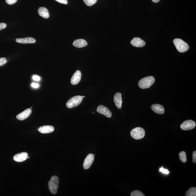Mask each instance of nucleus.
<instances>
[{"mask_svg":"<svg viewBox=\"0 0 196 196\" xmlns=\"http://www.w3.org/2000/svg\"><path fill=\"white\" fill-rule=\"evenodd\" d=\"M17 0H6V3L9 5H12L15 3Z\"/></svg>","mask_w":196,"mask_h":196,"instance_id":"nucleus-25","label":"nucleus"},{"mask_svg":"<svg viewBox=\"0 0 196 196\" xmlns=\"http://www.w3.org/2000/svg\"><path fill=\"white\" fill-rule=\"evenodd\" d=\"M131 43L133 46L139 48L142 47L146 44L145 42L139 37H134L131 40Z\"/></svg>","mask_w":196,"mask_h":196,"instance_id":"nucleus-10","label":"nucleus"},{"mask_svg":"<svg viewBox=\"0 0 196 196\" xmlns=\"http://www.w3.org/2000/svg\"><path fill=\"white\" fill-rule=\"evenodd\" d=\"M33 80H35V81H40V77L39 76H37V75H34L33 76Z\"/></svg>","mask_w":196,"mask_h":196,"instance_id":"nucleus-29","label":"nucleus"},{"mask_svg":"<svg viewBox=\"0 0 196 196\" xmlns=\"http://www.w3.org/2000/svg\"><path fill=\"white\" fill-rule=\"evenodd\" d=\"M81 73L80 71L77 70L75 72L71 78V82L73 85L79 84L81 80Z\"/></svg>","mask_w":196,"mask_h":196,"instance_id":"nucleus-9","label":"nucleus"},{"mask_svg":"<svg viewBox=\"0 0 196 196\" xmlns=\"http://www.w3.org/2000/svg\"><path fill=\"white\" fill-rule=\"evenodd\" d=\"M160 1V0H152L153 2L155 3L159 2Z\"/></svg>","mask_w":196,"mask_h":196,"instance_id":"nucleus-31","label":"nucleus"},{"mask_svg":"<svg viewBox=\"0 0 196 196\" xmlns=\"http://www.w3.org/2000/svg\"><path fill=\"white\" fill-rule=\"evenodd\" d=\"M151 109L155 113L158 114H163L164 113L165 109L164 107L161 105L155 104L151 106Z\"/></svg>","mask_w":196,"mask_h":196,"instance_id":"nucleus-16","label":"nucleus"},{"mask_svg":"<svg viewBox=\"0 0 196 196\" xmlns=\"http://www.w3.org/2000/svg\"><path fill=\"white\" fill-rule=\"evenodd\" d=\"M94 159V155L93 154H89L84 160L83 165L84 169L85 170L89 169L92 166Z\"/></svg>","mask_w":196,"mask_h":196,"instance_id":"nucleus-7","label":"nucleus"},{"mask_svg":"<svg viewBox=\"0 0 196 196\" xmlns=\"http://www.w3.org/2000/svg\"><path fill=\"white\" fill-rule=\"evenodd\" d=\"M7 62V60L5 57L0 58V66H2Z\"/></svg>","mask_w":196,"mask_h":196,"instance_id":"nucleus-23","label":"nucleus"},{"mask_svg":"<svg viewBox=\"0 0 196 196\" xmlns=\"http://www.w3.org/2000/svg\"><path fill=\"white\" fill-rule=\"evenodd\" d=\"M145 135L144 129L141 127H137L131 131V135L133 139L139 140L143 139Z\"/></svg>","mask_w":196,"mask_h":196,"instance_id":"nucleus-4","label":"nucleus"},{"mask_svg":"<svg viewBox=\"0 0 196 196\" xmlns=\"http://www.w3.org/2000/svg\"><path fill=\"white\" fill-rule=\"evenodd\" d=\"M131 196H145V195L141 192L139 190H135L131 193Z\"/></svg>","mask_w":196,"mask_h":196,"instance_id":"nucleus-22","label":"nucleus"},{"mask_svg":"<svg viewBox=\"0 0 196 196\" xmlns=\"http://www.w3.org/2000/svg\"><path fill=\"white\" fill-rule=\"evenodd\" d=\"M31 86L35 88H38L39 85L37 83H33L31 84Z\"/></svg>","mask_w":196,"mask_h":196,"instance_id":"nucleus-30","label":"nucleus"},{"mask_svg":"<svg viewBox=\"0 0 196 196\" xmlns=\"http://www.w3.org/2000/svg\"><path fill=\"white\" fill-rule=\"evenodd\" d=\"M179 156L180 159L183 163H186L187 162L186 153L184 151H182L179 153Z\"/></svg>","mask_w":196,"mask_h":196,"instance_id":"nucleus-20","label":"nucleus"},{"mask_svg":"<svg viewBox=\"0 0 196 196\" xmlns=\"http://www.w3.org/2000/svg\"><path fill=\"white\" fill-rule=\"evenodd\" d=\"M6 27L7 25L6 23H0V31L5 29V28Z\"/></svg>","mask_w":196,"mask_h":196,"instance_id":"nucleus-27","label":"nucleus"},{"mask_svg":"<svg viewBox=\"0 0 196 196\" xmlns=\"http://www.w3.org/2000/svg\"><path fill=\"white\" fill-rule=\"evenodd\" d=\"M82 97L83 98L85 97V96H83Z\"/></svg>","mask_w":196,"mask_h":196,"instance_id":"nucleus-32","label":"nucleus"},{"mask_svg":"<svg viewBox=\"0 0 196 196\" xmlns=\"http://www.w3.org/2000/svg\"><path fill=\"white\" fill-rule=\"evenodd\" d=\"M32 113V110L31 109L28 108L23 112L18 114L17 115V118L18 120L23 121L27 119L29 117Z\"/></svg>","mask_w":196,"mask_h":196,"instance_id":"nucleus-11","label":"nucleus"},{"mask_svg":"<svg viewBox=\"0 0 196 196\" xmlns=\"http://www.w3.org/2000/svg\"><path fill=\"white\" fill-rule=\"evenodd\" d=\"M85 3L89 6H91L96 3L97 0H83Z\"/></svg>","mask_w":196,"mask_h":196,"instance_id":"nucleus-21","label":"nucleus"},{"mask_svg":"<svg viewBox=\"0 0 196 196\" xmlns=\"http://www.w3.org/2000/svg\"><path fill=\"white\" fill-rule=\"evenodd\" d=\"M155 82V79L152 76H147L141 79L139 82V88L142 89L149 88Z\"/></svg>","mask_w":196,"mask_h":196,"instance_id":"nucleus-2","label":"nucleus"},{"mask_svg":"<svg viewBox=\"0 0 196 196\" xmlns=\"http://www.w3.org/2000/svg\"><path fill=\"white\" fill-rule=\"evenodd\" d=\"M88 45L87 41L83 39H78L73 41V45L78 48L84 47Z\"/></svg>","mask_w":196,"mask_h":196,"instance_id":"nucleus-17","label":"nucleus"},{"mask_svg":"<svg viewBox=\"0 0 196 196\" xmlns=\"http://www.w3.org/2000/svg\"><path fill=\"white\" fill-rule=\"evenodd\" d=\"M55 1L60 3L65 4V5H67L68 3L67 0H55Z\"/></svg>","mask_w":196,"mask_h":196,"instance_id":"nucleus-28","label":"nucleus"},{"mask_svg":"<svg viewBox=\"0 0 196 196\" xmlns=\"http://www.w3.org/2000/svg\"><path fill=\"white\" fill-rule=\"evenodd\" d=\"M159 171L160 172H161L163 173L164 174H169V172L168 170L167 169H164L163 167V166H162L161 168H160Z\"/></svg>","mask_w":196,"mask_h":196,"instance_id":"nucleus-24","label":"nucleus"},{"mask_svg":"<svg viewBox=\"0 0 196 196\" xmlns=\"http://www.w3.org/2000/svg\"><path fill=\"white\" fill-rule=\"evenodd\" d=\"M16 42L21 44L35 43L36 40L31 37H27L24 38H17L16 39Z\"/></svg>","mask_w":196,"mask_h":196,"instance_id":"nucleus-15","label":"nucleus"},{"mask_svg":"<svg viewBox=\"0 0 196 196\" xmlns=\"http://www.w3.org/2000/svg\"><path fill=\"white\" fill-rule=\"evenodd\" d=\"M97 111L99 113L105 115L108 118H111L112 117V113L108 108L103 105L98 106Z\"/></svg>","mask_w":196,"mask_h":196,"instance_id":"nucleus-8","label":"nucleus"},{"mask_svg":"<svg viewBox=\"0 0 196 196\" xmlns=\"http://www.w3.org/2000/svg\"><path fill=\"white\" fill-rule=\"evenodd\" d=\"M28 158H29V157H28Z\"/></svg>","mask_w":196,"mask_h":196,"instance_id":"nucleus-33","label":"nucleus"},{"mask_svg":"<svg viewBox=\"0 0 196 196\" xmlns=\"http://www.w3.org/2000/svg\"><path fill=\"white\" fill-rule=\"evenodd\" d=\"M37 130L41 133H50L54 131V127L51 125L43 126L37 129Z\"/></svg>","mask_w":196,"mask_h":196,"instance_id":"nucleus-13","label":"nucleus"},{"mask_svg":"<svg viewBox=\"0 0 196 196\" xmlns=\"http://www.w3.org/2000/svg\"><path fill=\"white\" fill-rule=\"evenodd\" d=\"M173 42L177 51L180 53H183L189 50L188 44L181 39H174Z\"/></svg>","mask_w":196,"mask_h":196,"instance_id":"nucleus-1","label":"nucleus"},{"mask_svg":"<svg viewBox=\"0 0 196 196\" xmlns=\"http://www.w3.org/2000/svg\"><path fill=\"white\" fill-rule=\"evenodd\" d=\"M114 101L115 105L118 108L121 109L122 104L123 103L122 99V95L120 93H117L115 94L114 97Z\"/></svg>","mask_w":196,"mask_h":196,"instance_id":"nucleus-14","label":"nucleus"},{"mask_svg":"<svg viewBox=\"0 0 196 196\" xmlns=\"http://www.w3.org/2000/svg\"><path fill=\"white\" fill-rule=\"evenodd\" d=\"M59 178L56 176L52 177L48 182V187L49 191L53 194H56L57 193L59 187Z\"/></svg>","mask_w":196,"mask_h":196,"instance_id":"nucleus-3","label":"nucleus"},{"mask_svg":"<svg viewBox=\"0 0 196 196\" xmlns=\"http://www.w3.org/2000/svg\"><path fill=\"white\" fill-rule=\"evenodd\" d=\"M83 98V97L81 96L73 97L68 100L66 105L68 108L70 109L77 107L81 104Z\"/></svg>","mask_w":196,"mask_h":196,"instance_id":"nucleus-5","label":"nucleus"},{"mask_svg":"<svg viewBox=\"0 0 196 196\" xmlns=\"http://www.w3.org/2000/svg\"><path fill=\"white\" fill-rule=\"evenodd\" d=\"M193 162L194 163H196V151H194L193 153Z\"/></svg>","mask_w":196,"mask_h":196,"instance_id":"nucleus-26","label":"nucleus"},{"mask_svg":"<svg viewBox=\"0 0 196 196\" xmlns=\"http://www.w3.org/2000/svg\"><path fill=\"white\" fill-rule=\"evenodd\" d=\"M28 154L26 152H22L17 154L13 157V159L16 162H22L27 159Z\"/></svg>","mask_w":196,"mask_h":196,"instance_id":"nucleus-12","label":"nucleus"},{"mask_svg":"<svg viewBox=\"0 0 196 196\" xmlns=\"http://www.w3.org/2000/svg\"><path fill=\"white\" fill-rule=\"evenodd\" d=\"M195 122L191 120L185 121L181 124V128L184 131H189L193 129L195 127Z\"/></svg>","mask_w":196,"mask_h":196,"instance_id":"nucleus-6","label":"nucleus"},{"mask_svg":"<svg viewBox=\"0 0 196 196\" xmlns=\"http://www.w3.org/2000/svg\"><path fill=\"white\" fill-rule=\"evenodd\" d=\"M39 15L45 19H48L49 17V14L47 9L44 7H41L38 10Z\"/></svg>","mask_w":196,"mask_h":196,"instance_id":"nucleus-18","label":"nucleus"},{"mask_svg":"<svg viewBox=\"0 0 196 196\" xmlns=\"http://www.w3.org/2000/svg\"><path fill=\"white\" fill-rule=\"evenodd\" d=\"M186 196H196V188L195 187H191L188 189V190L185 193Z\"/></svg>","mask_w":196,"mask_h":196,"instance_id":"nucleus-19","label":"nucleus"}]
</instances>
